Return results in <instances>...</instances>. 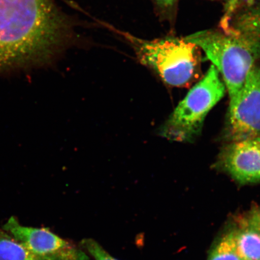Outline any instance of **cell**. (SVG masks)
<instances>
[{
	"instance_id": "cell-12",
	"label": "cell",
	"mask_w": 260,
	"mask_h": 260,
	"mask_svg": "<svg viewBox=\"0 0 260 260\" xmlns=\"http://www.w3.org/2000/svg\"><path fill=\"white\" fill-rule=\"evenodd\" d=\"M81 244L95 260H118L110 255L99 243L92 239H84Z\"/></svg>"
},
{
	"instance_id": "cell-11",
	"label": "cell",
	"mask_w": 260,
	"mask_h": 260,
	"mask_svg": "<svg viewBox=\"0 0 260 260\" xmlns=\"http://www.w3.org/2000/svg\"><path fill=\"white\" fill-rule=\"evenodd\" d=\"M208 260H241L237 252L232 231L224 235L214 246Z\"/></svg>"
},
{
	"instance_id": "cell-4",
	"label": "cell",
	"mask_w": 260,
	"mask_h": 260,
	"mask_svg": "<svg viewBox=\"0 0 260 260\" xmlns=\"http://www.w3.org/2000/svg\"><path fill=\"white\" fill-rule=\"evenodd\" d=\"M225 90L218 71L211 65L162 126L160 135L173 141H192L200 134L207 114L222 99Z\"/></svg>"
},
{
	"instance_id": "cell-3",
	"label": "cell",
	"mask_w": 260,
	"mask_h": 260,
	"mask_svg": "<svg viewBox=\"0 0 260 260\" xmlns=\"http://www.w3.org/2000/svg\"><path fill=\"white\" fill-rule=\"evenodd\" d=\"M128 41L142 64L150 68L168 85H190L199 74V48L184 39L144 40L116 30Z\"/></svg>"
},
{
	"instance_id": "cell-9",
	"label": "cell",
	"mask_w": 260,
	"mask_h": 260,
	"mask_svg": "<svg viewBox=\"0 0 260 260\" xmlns=\"http://www.w3.org/2000/svg\"><path fill=\"white\" fill-rule=\"evenodd\" d=\"M223 30L245 36L260 42V5H252L227 16Z\"/></svg>"
},
{
	"instance_id": "cell-10",
	"label": "cell",
	"mask_w": 260,
	"mask_h": 260,
	"mask_svg": "<svg viewBox=\"0 0 260 260\" xmlns=\"http://www.w3.org/2000/svg\"><path fill=\"white\" fill-rule=\"evenodd\" d=\"M0 260H55L35 254L3 229H0Z\"/></svg>"
},
{
	"instance_id": "cell-5",
	"label": "cell",
	"mask_w": 260,
	"mask_h": 260,
	"mask_svg": "<svg viewBox=\"0 0 260 260\" xmlns=\"http://www.w3.org/2000/svg\"><path fill=\"white\" fill-rule=\"evenodd\" d=\"M225 137L230 142L260 137V64L250 71L236 99L230 102Z\"/></svg>"
},
{
	"instance_id": "cell-2",
	"label": "cell",
	"mask_w": 260,
	"mask_h": 260,
	"mask_svg": "<svg viewBox=\"0 0 260 260\" xmlns=\"http://www.w3.org/2000/svg\"><path fill=\"white\" fill-rule=\"evenodd\" d=\"M184 39L203 50L218 71L232 102L260 58V42L224 30L198 31Z\"/></svg>"
},
{
	"instance_id": "cell-13",
	"label": "cell",
	"mask_w": 260,
	"mask_h": 260,
	"mask_svg": "<svg viewBox=\"0 0 260 260\" xmlns=\"http://www.w3.org/2000/svg\"><path fill=\"white\" fill-rule=\"evenodd\" d=\"M178 0H155L158 6L162 9H169L172 7Z\"/></svg>"
},
{
	"instance_id": "cell-1",
	"label": "cell",
	"mask_w": 260,
	"mask_h": 260,
	"mask_svg": "<svg viewBox=\"0 0 260 260\" xmlns=\"http://www.w3.org/2000/svg\"><path fill=\"white\" fill-rule=\"evenodd\" d=\"M70 34L54 0H0V75L50 63Z\"/></svg>"
},
{
	"instance_id": "cell-8",
	"label": "cell",
	"mask_w": 260,
	"mask_h": 260,
	"mask_svg": "<svg viewBox=\"0 0 260 260\" xmlns=\"http://www.w3.org/2000/svg\"><path fill=\"white\" fill-rule=\"evenodd\" d=\"M241 260H260V205L239 214L232 230Z\"/></svg>"
},
{
	"instance_id": "cell-6",
	"label": "cell",
	"mask_w": 260,
	"mask_h": 260,
	"mask_svg": "<svg viewBox=\"0 0 260 260\" xmlns=\"http://www.w3.org/2000/svg\"><path fill=\"white\" fill-rule=\"evenodd\" d=\"M3 229L32 252L55 260H89L86 253L48 230L26 226L10 217Z\"/></svg>"
},
{
	"instance_id": "cell-7",
	"label": "cell",
	"mask_w": 260,
	"mask_h": 260,
	"mask_svg": "<svg viewBox=\"0 0 260 260\" xmlns=\"http://www.w3.org/2000/svg\"><path fill=\"white\" fill-rule=\"evenodd\" d=\"M218 164L240 184L260 183V137L230 142L221 152Z\"/></svg>"
}]
</instances>
